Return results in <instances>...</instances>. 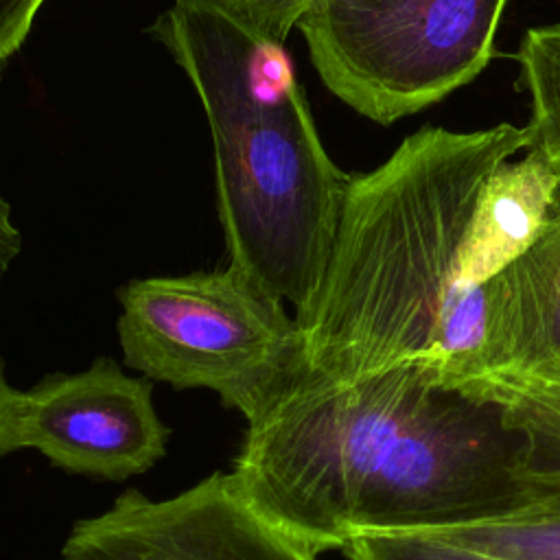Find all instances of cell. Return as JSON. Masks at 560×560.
Wrapping results in <instances>:
<instances>
[{
  "label": "cell",
  "mask_w": 560,
  "mask_h": 560,
  "mask_svg": "<svg viewBox=\"0 0 560 560\" xmlns=\"http://www.w3.org/2000/svg\"><path fill=\"white\" fill-rule=\"evenodd\" d=\"M228 475L249 508L322 553L359 534L536 512L560 494V420L518 387L427 363L346 381L302 365L247 420Z\"/></svg>",
  "instance_id": "6da1fadb"
},
{
  "label": "cell",
  "mask_w": 560,
  "mask_h": 560,
  "mask_svg": "<svg viewBox=\"0 0 560 560\" xmlns=\"http://www.w3.org/2000/svg\"><path fill=\"white\" fill-rule=\"evenodd\" d=\"M532 147L529 127H424L374 171L352 175L324 282L295 315L304 365L354 378L427 363L457 381L488 374L486 284H457V254L486 179Z\"/></svg>",
  "instance_id": "7a4b0ae2"
},
{
  "label": "cell",
  "mask_w": 560,
  "mask_h": 560,
  "mask_svg": "<svg viewBox=\"0 0 560 560\" xmlns=\"http://www.w3.org/2000/svg\"><path fill=\"white\" fill-rule=\"evenodd\" d=\"M151 33L203 105L230 265L304 313L352 175L326 153L284 42L221 0H173Z\"/></svg>",
  "instance_id": "3957f363"
},
{
  "label": "cell",
  "mask_w": 560,
  "mask_h": 560,
  "mask_svg": "<svg viewBox=\"0 0 560 560\" xmlns=\"http://www.w3.org/2000/svg\"><path fill=\"white\" fill-rule=\"evenodd\" d=\"M125 363L177 389L206 387L256 418L304 365L282 300L236 267L131 280L118 291Z\"/></svg>",
  "instance_id": "277c9868"
},
{
  "label": "cell",
  "mask_w": 560,
  "mask_h": 560,
  "mask_svg": "<svg viewBox=\"0 0 560 560\" xmlns=\"http://www.w3.org/2000/svg\"><path fill=\"white\" fill-rule=\"evenodd\" d=\"M508 0H315L300 20L324 85L392 125L470 83L494 57Z\"/></svg>",
  "instance_id": "5b68a950"
},
{
  "label": "cell",
  "mask_w": 560,
  "mask_h": 560,
  "mask_svg": "<svg viewBox=\"0 0 560 560\" xmlns=\"http://www.w3.org/2000/svg\"><path fill=\"white\" fill-rule=\"evenodd\" d=\"M59 560H317L238 494L228 472L153 501L122 492L107 512L74 523Z\"/></svg>",
  "instance_id": "8992f818"
},
{
  "label": "cell",
  "mask_w": 560,
  "mask_h": 560,
  "mask_svg": "<svg viewBox=\"0 0 560 560\" xmlns=\"http://www.w3.org/2000/svg\"><path fill=\"white\" fill-rule=\"evenodd\" d=\"M151 381L101 357L77 374H50L24 392L22 444L52 466L109 481L147 472L166 455L168 427Z\"/></svg>",
  "instance_id": "52a82bcc"
},
{
  "label": "cell",
  "mask_w": 560,
  "mask_h": 560,
  "mask_svg": "<svg viewBox=\"0 0 560 560\" xmlns=\"http://www.w3.org/2000/svg\"><path fill=\"white\" fill-rule=\"evenodd\" d=\"M486 378L560 383V201L536 243L486 282Z\"/></svg>",
  "instance_id": "ba28073f"
},
{
  "label": "cell",
  "mask_w": 560,
  "mask_h": 560,
  "mask_svg": "<svg viewBox=\"0 0 560 560\" xmlns=\"http://www.w3.org/2000/svg\"><path fill=\"white\" fill-rule=\"evenodd\" d=\"M560 177L536 151L503 162L483 184L457 254V284L477 289L521 258L558 206Z\"/></svg>",
  "instance_id": "9c48e42d"
},
{
  "label": "cell",
  "mask_w": 560,
  "mask_h": 560,
  "mask_svg": "<svg viewBox=\"0 0 560 560\" xmlns=\"http://www.w3.org/2000/svg\"><path fill=\"white\" fill-rule=\"evenodd\" d=\"M490 378L523 389L525 394L549 407L560 420V383H542L521 376ZM429 534L512 560H560V494L542 503L536 512L516 521L477 527L433 529Z\"/></svg>",
  "instance_id": "30bf717a"
},
{
  "label": "cell",
  "mask_w": 560,
  "mask_h": 560,
  "mask_svg": "<svg viewBox=\"0 0 560 560\" xmlns=\"http://www.w3.org/2000/svg\"><path fill=\"white\" fill-rule=\"evenodd\" d=\"M532 98V147L560 177V24L529 28L516 52Z\"/></svg>",
  "instance_id": "8fae6325"
},
{
  "label": "cell",
  "mask_w": 560,
  "mask_h": 560,
  "mask_svg": "<svg viewBox=\"0 0 560 560\" xmlns=\"http://www.w3.org/2000/svg\"><path fill=\"white\" fill-rule=\"evenodd\" d=\"M348 560H512L429 532H374L346 540Z\"/></svg>",
  "instance_id": "7c38bea8"
},
{
  "label": "cell",
  "mask_w": 560,
  "mask_h": 560,
  "mask_svg": "<svg viewBox=\"0 0 560 560\" xmlns=\"http://www.w3.org/2000/svg\"><path fill=\"white\" fill-rule=\"evenodd\" d=\"M232 11L241 13L254 26L278 42H284L289 31L300 24L315 0H221Z\"/></svg>",
  "instance_id": "4fadbf2b"
},
{
  "label": "cell",
  "mask_w": 560,
  "mask_h": 560,
  "mask_svg": "<svg viewBox=\"0 0 560 560\" xmlns=\"http://www.w3.org/2000/svg\"><path fill=\"white\" fill-rule=\"evenodd\" d=\"M46 0H0V77L31 33Z\"/></svg>",
  "instance_id": "5bb4252c"
},
{
  "label": "cell",
  "mask_w": 560,
  "mask_h": 560,
  "mask_svg": "<svg viewBox=\"0 0 560 560\" xmlns=\"http://www.w3.org/2000/svg\"><path fill=\"white\" fill-rule=\"evenodd\" d=\"M22 409H24V392L9 385L4 376V361L0 359V457L18 448H24Z\"/></svg>",
  "instance_id": "9a60e30c"
},
{
  "label": "cell",
  "mask_w": 560,
  "mask_h": 560,
  "mask_svg": "<svg viewBox=\"0 0 560 560\" xmlns=\"http://www.w3.org/2000/svg\"><path fill=\"white\" fill-rule=\"evenodd\" d=\"M22 249V234L11 219V206L0 197V282Z\"/></svg>",
  "instance_id": "2e32d148"
}]
</instances>
